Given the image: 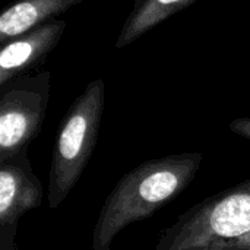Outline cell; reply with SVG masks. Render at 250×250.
Masks as SVG:
<instances>
[{"mask_svg":"<svg viewBox=\"0 0 250 250\" xmlns=\"http://www.w3.org/2000/svg\"><path fill=\"white\" fill-rule=\"evenodd\" d=\"M230 130L242 138L250 139V117H239L230 122Z\"/></svg>","mask_w":250,"mask_h":250,"instance_id":"9c48e42d","label":"cell"},{"mask_svg":"<svg viewBox=\"0 0 250 250\" xmlns=\"http://www.w3.org/2000/svg\"><path fill=\"white\" fill-rule=\"evenodd\" d=\"M202 152H183L148 160L126 173L98 214L91 250H110L117 234L176 199L196 177Z\"/></svg>","mask_w":250,"mask_h":250,"instance_id":"6da1fadb","label":"cell"},{"mask_svg":"<svg viewBox=\"0 0 250 250\" xmlns=\"http://www.w3.org/2000/svg\"><path fill=\"white\" fill-rule=\"evenodd\" d=\"M221 250H250V231L246 236L240 237L239 240L230 243L229 246L223 248Z\"/></svg>","mask_w":250,"mask_h":250,"instance_id":"30bf717a","label":"cell"},{"mask_svg":"<svg viewBox=\"0 0 250 250\" xmlns=\"http://www.w3.org/2000/svg\"><path fill=\"white\" fill-rule=\"evenodd\" d=\"M42 186L28 158V149L0 161V250L16 249L18 223L42 202Z\"/></svg>","mask_w":250,"mask_h":250,"instance_id":"5b68a950","label":"cell"},{"mask_svg":"<svg viewBox=\"0 0 250 250\" xmlns=\"http://www.w3.org/2000/svg\"><path fill=\"white\" fill-rule=\"evenodd\" d=\"M195 1L196 0H135L133 9L116 40V47L125 48L130 45L148 31Z\"/></svg>","mask_w":250,"mask_h":250,"instance_id":"ba28073f","label":"cell"},{"mask_svg":"<svg viewBox=\"0 0 250 250\" xmlns=\"http://www.w3.org/2000/svg\"><path fill=\"white\" fill-rule=\"evenodd\" d=\"M64 29V21L51 19L1 44L0 86L42 63L59 45Z\"/></svg>","mask_w":250,"mask_h":250,"instance_id":"8992f818","label":"cell"},{"mask_svg":"<svg viewBox=\"0 0 250 250\" xmlns=\"http://www.w3.org/2000/svg\"><path fill=\"white\" fill-rule=\"evenodd\" d=\"M250 231V180L218 192L164 229L154 250H221Z\"/></svg>","mask_w":250,"mask_h":250,"instance_id":"3957f363","label":"cell"},{"mask_svg":"<svg viewBox=\"0 0 250 250\" xmlns=\"http://www.w3.org/2000/svg\"><path fill=\"white\" fill-rule=\"evenodd\" d=\"M51 73L22 75L0 86V161L13 158L38 136L50 101Z\"/></svg>","mask_w":250,"mask_h":250,"instance_id":"277c9868","label":"cell"},{"mask_svg":"<svg viewBox=\"0 0 250 250\" xmlns=\"http://www.w3.org/2000/svg\"><path fill=\"white\" fill-rule=\"evenodd\" d=\"M83 1L86 0H16L0 15V42L4 44Z\"/></svg>","mask_w":250,"mask_h":250,"instance_id":"52a82bcc","label":"cell"},{"mask_svg":"<svg viewBox=\"0 0 250 250\" xmlns=\"http://www.w3.org/2000/svg\"><path fill=\"white\" fill-rule=\"evenodd\" d=\"M105 105V82L91 81L64 114L53 148L47 204L56 209L73 190L97 146Z\"/></svg>","mask_w":250,"mask_h":250,"instance_id":"7a4b0ae2","label":"cell"}]
</instances>
